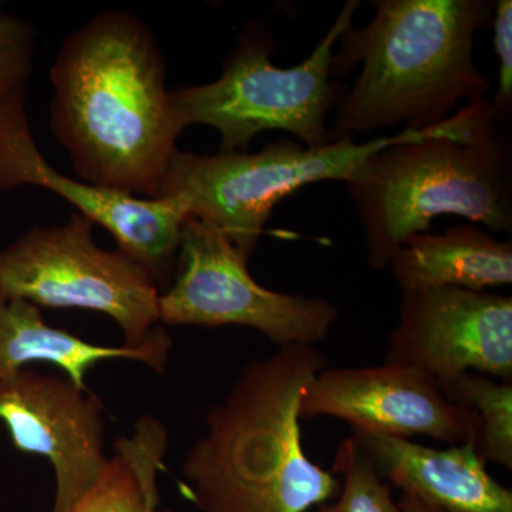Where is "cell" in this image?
I'll return each mask as SVG.
<instances>
[{
  "label": "cell",
  "mask_w": 512,
  "mask_h": 512,
  "mask_svg": "<svg viewBox=\"0 0 512 512\" xmlns=\"http://www.w3.org/2000/svg\"><path fill=\"white\" fill-rule=\"evenodd\" d=\"M360 3L349 0L311 55L293 67L272 62L271 30L254 22L242 32L215 82L171 92L183 128L201 124L220 134L221 153L247 151L265 131H286L308 147L329 144L330 114L345 87L333 79L339 37L353 25Z\"/></svg>",
  "instance_id": "cell-5"
},
{
  "label": "cell",
  "mask_w": 512,
  "mask_h": 512,
  "mask_svg": "<svg viewBox=\"0 0 512 512\" xmlns=\"http://www.w3.org/2000/svg\"><path fill=\"white\" fill-rule=\"evenodd\" d=\"M247 262L220 228L188 215L173 285L160 295V322L242 326L279 349L316 346L328 338L340 315L335 303L266 289L249 274Z\"/></svg>",
  "instance_id": "cell-8"
},
{
  "label": "cell",
  "mask_w": 512,
  "mask_h": 512,
  "mask_svg": "<svg viewBox=\"0 0 512 512\" xmlns=\"http://www.w3.org/2000/svg\"><path fill=\"white\" fill-rule=\"evenodd\" d=\"M433 128L403 130L367 143L342 140L319 147L281 138L256 153L178 150L158 198L183 202L188 215L220 228L248 261L272 211L288 195L320 181L345 183L377 151L424 137Z\"/></svg>",
  "instance_id": "cell-6"
},
{
  "label": "cell",
  "mask_w": 512,
  "mask_h": 512,
  "mask_svg": "<svg viewBox=\"0 0 512 512\" xmlns=\"http://www.w3.org/2000/svg\"><path fill=\"white\" fill-rule=\"evenodd\" d=\"M35 56V28L19 16L0 13V99L28 87Z\"/></svg>",
  "instance_id": "cell-19"
},
{
  "label": "cell",
  "mask_w": 512,
  "mask_h": 512,
  "mask_svg": "<svg viewBox=\"0 0 512 512\" xmlns=\"http://www.w3.org/2000/svg\"><path fill=\"white\" fill-rule=\"evenodd\" d=\"M318 417L346 421L360 433L424 436L450 446L477 434L473 410L451 402L434 377L397 363L320 370L299 402V419Z\"/></svg>",
  "instance_id": "cell-11"
},
{
  "label": "cell",
  "mask_w": 512,
  "mask_h": 512,
  "mask_svg": "<svg viewBox=\"0 0 512 512\" xmlns=\"http://www.w3.org/2000/svg\"><path fill=\"white\" fill-rule=\"evenodd\" d=\"M49 126L84 183L157 200L184 128L153 30L127 10L64 39L50 70Z\"/></svg>",
  "instance_id": "cell-1"
},
{
  "label": "cell",
  "mask_w": 512,
  "mask_h": 512,
  "mask_svg": "<svg viewBox=\"0 0 512 512\" xmlns=\"http://www.w3.org/2000/svg\"><path fill=\"white\" fill-rule=\"evenodd\" d=\"M165 450L163 424L141 417L133 436L114 443L97 483L66 512H170L158 510L157 474Z\"/></svg>",
  "instance_id": "cell-16"
},
{
  "label": "cell",
  "mask_w": 512,
  "mask_h": 512,
  "mask_svg": "<svg viewBox=\"0 0 512 512\" xmlns=\"http://www.w3.org/2000/svg\"><path fill=\"white\" fill-rule=\"evenodd\" d=\"M26 103L28 87L0 99V192L23 185L53 192L106 229L117 248L146 266L161 284L177 261L188 218L183 202L133 197L59 173L33 138Z\"/></svg>",
  "instance_id": "cell-9"
},
{
  "label": "cell",
  "mask_w": 512,
  "mask_h": 512,
  "mask_svg": "<svg viewBox=\"0 0 512 512\" xmlns=\"http://www.w3.org/2000/svg\"><path fill=\"white\" fill-rule=\"evenodd\" d=\"M451 402L473 410L476 446L485 463L512 470V382L480 373H463L440 383Z\"/></svg>",
  "instance_id": "cell-17"
},
{
  "label": "cell",
  "mask_w": 512,
  "mask_h": 512,
  "mask_svg": "<svg viewBox=\"0 0 512 512\" xmlns=\"http://www.w3.org/2000/svg\"><path fill=\"white\" fill-rule=\"evenodd\" d=\"M399 503L400 510L402 512H441L436 508L430 507V505L424 504L423 501L417 500L416 497L409 494H403L402 497L397 500Z\"/></svg>",
  "instance_id": "cell-21"
},
{
  "label": "cell",
  "mask_w": 512,
  "mask_h": 512,
  "mask_svg": "<svg viewBox=\"0 0 512 512\" xmlns=\"http://www.w3.org/2000/svg\"><path fill=\"white\" fill-rule=\"evenodd\" d=\"M375 18L339 37L333 79L362 72L340 97L329 143L392 130H427L458 104L487 99L490 80L474 60V37L490 19L483 0H379Z\"/></svg>",
  "instance_id": "cell-3"
},
{
  "label": "cell",
  "mask_w": 512,
  "mask_h": 512,
  "mask_svg": "<svg viewBox=\"0 0 512 512\" xmlns=\"http://www.w3.org/2000/svg\"><path fill=\"white\" fill-rule=\"evenodd\" d=\"M328 357L289 346L245 365L205 416L184 458V494L202 512H308L339 493L340 478L306 456L299 402Z\"/></svg>",
  "instance_id": "cell-2"
},
{
  "label": "cell",
  "mask_w": 512,
  "mask_h": 512,
  "mask_svg": "<svg viewBox=\"0 0 512 512\" xmlns=\"http://www.w3.org/2000/svg\"><path fill=\"white\" fill-rule=\"evenodd\" d=\"M171 346L173 340L161 326L153 338L136 348L93 345L50 326L35 303L0 292V382L33 363L59 367L80 387H86L89 370L104 360H136L163 373Z\"/></svg>",
  "instance_id": "cell-14"
},
{
  "label": "cell",
  "mask_w": 512,
  "mask_h": 512,
  "mask_svg": "<svg viewBox=\"0 0 512 512\" xmlns=\"http://www.w3.org/2000/svg\"><path fill=\"white\" fill-rule=\"evenodd\" d=\"M389 268L402 292L446 286L491 291L512 284V244L480 225L458 224L410 238Z\"/></svg>",
  "instance_id": "cell-15"
},
{
  "label": "cell",
  "mask_w": 512,
  "mask_h": 512,
  "mask_svg": "<svg viewBox=\"0 0 512 512\" xmlns=\"http://www.w3.org/2000/svg\"><path fill=\"white\" fill-rule=\"evenodd\" d=\"M495 120L490 100L468 103L426 136L377 151L350 175L346 190L370 269L389 268L394 252L441 215L511 234L512 160Z\"/></svg>",
  "instance_id": "cell-4"
},
{
  "label": "cell",
  "mask_w": 512,
  "mask_h": 512,
  "mask_svg": "<svg viewBox=\"0 0 512 512\" xmlns=\"http://www.w3.org/2000/svg\"><path fill=\"white\" fill-rule=\"evenodd\" d=\"M384 362L446 383L463 373L512 382V298L493 291L403 292Z\"/></svg>",
  "instance_id": "cell-10"
},
{
  "label": "cell",
  "mask_w": 512,
  "mask_h": 512,
  "mask_svg": "<svg viewBox=\"0 0 512 512\" xmlns=\"http://www.w3.org/2000/svg\"><path fill=\"white\" fill-rule=\"evenodd\" d=\"M94 225L73 211L64 224L36 225L0 249V292L39 308L103 313L123 332L124 345H144L160 328V284L120 248H100Z\"/></svg>",
  "instance_id": "cell-7"
},
{
  "label": "cell",
  "mask_w": 512,
  "mask_h": 512,
  "mask_svg": "<svg viewBox=\"0 0 512 512\" xmlns=\"http://www.w3.org/2000/svg\"><path fill=\"white\" fill-rule=\"evenodd\" d=\"M495 9L494 47L500 60V76L493 107L497 119H507L512 109V2L500 0Z\"/></svg>",
  "instance_id": "cell-20"
},
{
  "label": "cell",
  "mask_w": 512,
  "mask_h": 512,
  "mask_svg": "<svg viewBox=\"0 0 512 512\" xmlns=\"http://www.w3.org/2000/svg\"><path fill=\"white\" fill-rule=\"evenodd\" d=\"M387 484L441 512H512V493L487 471L476 441L434 448L353 431Z\"/></svg>",
  "instance_id": "cell-13"
},
{
  "label": "cell",
  "mask_w": 512,
  "mask_h": 512,
  "mask_svg": "<svg viewBox=\"0 0 512 512\" xmlns=\"http://www.w3.org/2000/svg\"><path fill=\"white\" fill-rule=\"evenodd\" d=\"M332 473L340 478L338 497L318 505V512H402L393 500L392 485L380 477L353 437L340 443Z\"/></svg>",
  "instance_id": "cell-18"
},
{
  "label": "cell",
  "mask_w": 512,
  "mask_h": 512,
  "mask_svg": "<svg viewBox=\"0 0 512 512\" xmlns=\"http://www.w3.org/2000/svg\"><path fill=\"white\" fill-rule=\"evenodd\" d=\"M0 421L19 451L52 463L56 476L52 512L69 510L106 467L101 404L67 376L43 375L26 367L0 382Z\"/></svg>",
  "instance_id": "cell-12"
}]
</instances>
